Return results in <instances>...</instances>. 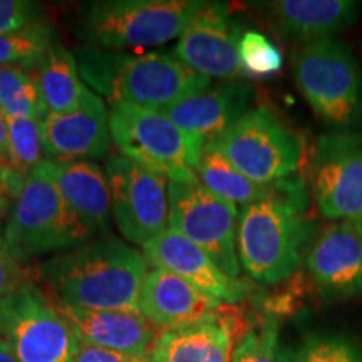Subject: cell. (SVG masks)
Listing matches in <instances>:
<instances>
[{
    "label": "cell",
    "instance_id": "9c48e42d",
    "mask_svg": "<svg viewBox=\"0 0 362 362\" xmlns=\"http://www.w3.org/2000/svg\"><path fill=\"white\" fill-rule=\"evenodd\" d=\"M0 337L17 362H72L79 346L69 322L33 282L0 300Z\"/></svg>",
    "mask_w": 362,
    "mask_h": 362
},
{
    "label": "cell",
    "instance_id": "9a60e30c",
    "mask_svg": "<svg viewBox=\"0 0 362 362\" xmlns=\"http://www.w3.org/2000/svg\"><path fill=\"white\" fill-rule=\"evenodd\" d=\"M42 149L47 160H103L110 153V112L103 98L86 90L78 110L51 115L40 123Z\"/></svg>",
    "mask_w": 362,
    "mask_h": 362
},
{
    "label": "cell",
    "instance_id": "8fae6325",
    "mask_svg": "<svg viewBox=\"0 0 362 362\" xmlns=\"http://www.w3.org/2000/svg\"><path fill=\"white\" fill-rule=\"evenodd\" d=\"M104 168L112 216L129 242L144 247L170 228L168 178L143 168L121 153L107 158Z\"/></svg>",
    "mask_w": 362,
    "mask_h": 362
},
{
    "label": "cell",
    "instance_id": "484cf974",
    "mask_svg": "<svg viewBox=\"0 0 362 362\" xmlns=\"http://www.w3.org/2000/svg\"><path fill=\"white\" fill-rule=\"evenodd\" d=\"M0 107L6 116L37 121L49 115L33 71L19 66L0 67Z\"/></svg>",
    "mask_w": 362,
    "mask_h": 362
},
{
    "label": "cell",
    "instance_id": "7c38bea8",
    "mask_svg": "<svg viewBox=\"0 0 362 362\" xmlns=\"http://www.w3.org/2000/svg\"><path fill=\"white\" fill-rule=\"evenodd\" d=\"M312 189L325 218L362 228V133L336 129L317 139Z\"/></svg>",
    "mask_w": 362,
    "mask_h": 362
},
{
    "label": "cell",
    "instance_id": "4316f807",
    "mask_svg": "<svg viewBox=\"0 0 362 362\" xmlns=\"http://www.w3.org/2000/svg\"><path fill=\"white\" fill-rule=\"evenodd\" d=\"M280 362H362V346L344 334H310L280 351Z\"/></svg>",
    "mask_w": 362,
    "mask_h": 362
},
{
    "label": "cell",
    "instance_id": "2e32d148",
    "mask_svg": "<svg viewBox=\"0 0 362 362\" xmlns=\"http://www.w3.org/2000/svg\"><path fill=\"white\" fill-rule=\"evenodd\" d=\"M315 287L330 298L362 296V228L336 221L320 232L305 257Z\"/></svg>",
    "mask_w": 362,
    "mask_h": 362
},
{
    "label": "cell",
    "instance_id": "ac0fdd59",
    "mask_svg": "<svg viewBox=\"0 0 362 362\" xmlns=\"http://www.w3.org/2000/svg\"><path fill=\"white\" fill-rule=\"evenodd\" d=\"M138 309L153 325L168 330L214 319L221 302L173 272L155 267L143 280Z\"/></svg>",
    "mask_w": 362,
    "mask_h": 362
},
{
    "label": "cell",
    "instance_id": "d6986e66",
    "mask_svg": "<svg viewBox=\"0 0 362 362\" xmlns=\"http://www.w3.org/2000/svg\"><path fill=\"white\" fill-rule=\"evenodd\" d=\"M69 322L79 342L124 354L148 357L158 332L146 317L138 312L94 310L54 302Z\"/></svg>",
    "mask_w": 362,
    "mask_h": 362
},
{
    "label": "cell",
    "instance_id": "603a6c76",
    "mask_svg": "<svg viewBox=\"0 0 362 362\" xmlns=\"http://www.w3.org/2000/svg\"><path fill=\"white\" fill-rule=\"evenodd\" d=\"M45 107L51 115H66L83 104L86 90L74 52L56 45L33 71Z\"/></svg>",
    "mask_w": 362,
    "mask_h": 362
},
{
    "label": "cell",
    "instance_id": "3957f363",
    "mask_svg": "<svg viewBox=\"0 0 362 362\" xmlns=\"http://www.w3.org/2000/svg\"><path fill=\"white\" fill-rule=\"evenodd\" d=\"M81 79L111 104H134L149 110H168L200 93L211 79L185 66L175 54L141 56L83 47L74 52Z\"/></svg>",
    "mask_w": 362,
    "mask_h": 362
},
{
    "label": "cell",
    "instance_id": "44dd1931",
    "mask_svg": "<svg viewBox=\"0 0 362 362\" xmlns=\"http://www.w3.org/2000/svg\"><path fill=\"white\" fill-rule=\"evenodd\" d=\"M265 7L272 29L302 45L334 37L354 24L362 11L357 0H277Z\"/></svg>",
    "mask_w": 362,
    "mask_h": 362
},
{
    "label": "cell",
    "instance_id": "f546056e",
    "mask_svg": "<svg viewBox=\"0 0 362 362\" xmlns=\"http://www.w3.org/2000/svg\"><path fill=\"white\" fill-rule=\"evenodd\" d=\"M232 362H280L279 322L265 317L257 327H252L235 347Z\"/></svg>",
    "mask_w": 362,
    "mask_h": 362
},
{
    "label": "cell",
    "instance_id": "f1b7e54d",
    "mask_svg": "<svg viewBox=\"0 0 362 362\" xmlns=\"http://www.w3.org/2000/svg\"><path fill=\"white\" fill-rule=\"evenodd\" d=\"M238 57L243 71L253 76L277 74L284 66L280 49L259 30H245L240 35Z\"/></svg>",
    "mask_w": 362,
    "mask_h": 362
},
{
    "label": "cell",
    "instance_id": "4fadbf2b",
    "mask_svg": "<svg viewBox=\"0 0 362 362\" xmlns=\"http://www.w3.org/2000/svg\"><path fill=\"white\" fill-rule=\"evenodd\" d=\"M238 25L221 2H203L178 37L175 56L208 79L233 81L243 72Z\"/></svg>",
    "mask_w": 362,
    "mask_h": 362
},
{
    "label": "cell",
    "instance_id": "d590c367",
    "mask_svg": "<svg viewBox=\"0 0 362 362\" xmlns=\"http://www.w3.org/2000/svg\"><path fill=\"white\" fill-rule=\"evenodd\" d=\"M7 208H8V200L6 197H2V194H0V221H2L4 216H6Z\"/></svg>",
    "mask_w": 362,
    "mask_h": 362
},
{
    "label": "cell",
    "instance_id": "277c9868",
    "mask_svg": "<svg viewBox=\"0 0 362 362\" xmlns=\"http://www.w3.org/2000/svg\"><path fill=\"white\" fill-rule=\"evenodd\" d=\"M202 0H99L81 8L76 35L96 49L156 47L180 37Z\"/></svg>",
    "mask_w": 362,
    "mask_h": 362
},
{
    "label": "cell",
    "instance_id": "e575fe53",
    "mask_svg": "<svg viewBox=\"0 0 362 362\" xmlns=\"http://www.w3.org/2000/svg\"><path fill=\"white\" fill-rule=\"evenodd\" d=\"M0 362H17L11 346L2 337H0Z\"/></svg>",
    "mask_w": 362,
    "mask_h": 362
},
{
    "label": "cell",
    "instance_id": "5b68a950",
    "mask_svg": "<svg viewBox=\"0 0 362 362\" xmlns=\"http://www.w3.org/2000/svg\"><path fill=\"white\" fill-rule=\"evenodd\" d=\"M90 237L42 165L25 176L7 216L4 240L27 264L35 257L84 245Z\"/></svg>",
    "mask_w": 362,
    "mask_h": 362
},
{
    "label": "cell",
    "instance_id": "52a82bcc",
    "mask_svg": "<svg viewBox=\"0 0 362 362\" xmlns=\"http://www.w3.org/2000/svg\"><path fill=\"white\" fill-rule=\"evenodd\" d=\"M214 144L240 173L264 187L292 178L304 155L298 133L265 106L248 110Z\"/></svg>",
    "mask_w": 362,
    "mask_h": 362
},
{
    "label": "cell",
    "instance_id": "ffe728a7",
    "mask_svg": "<svg viewBox=\"0 0 362 362\" xmlns=\"http://www.w3.org/2000/svg\"><path fill=\"white\" fill-rule=\"evenodd\" d=\"M88 233L111 228V192L107 176L94 161L45 160L40 163Z\"/></svg>",
    "mask_w": 362,
    "mask_h": 362
},
{
    "label": "cell",
    "instance_id": "7a4b0ae2",
    "mask_svg": "<svg viewBox=\"0 0 362 362\" xmlns=\"http://www.w3.org/2000/svg\"><path fill=\"white\" fill-rule=\"evenodd\" d=\"M57 302L94 310L138 312L148 260L119 238L72 248L40 267Z\"/></svg>",
    "mask_w": 362,
    "mask_h": 362
},
{
    "label": "cell",
    "instance_id": "1f68e13d",
    "mask_svg": "<svg viewBox=\"0 0 362 362\" xmlns=\"http://www.w3.org/2000/svg\"><path fill=\"white\" fill-rule=\"evenodd\" d=\"M25 284H30L29 270L24 267V262L13 255L4 237H0V300Z\"/></svg>",
    "mask_w": 362,
    "mask_h": 362
},
{
    "label": "cell",
    "instance_id": "d6a6232c",
    "mask_svg": "<svg viewBox=\"0 0 362 362\" xmlns=\"http://www.w3.org/2000/svg\"><path fill=\"white\" fill-rule=\"evenodd\" d=\"M72 362H149V359L148 357L131 356L124 354V352L103 349V347L79 342L78 351H76L74 361Z\"/></svg>",
    "mask_w": 362,
    "mask_h": 362
},
{
    "label": "cell",
    "instance_id": "8992f818",
    "mask_svg": "<svg viewBox=\"0 0 362 362\" xmlns=\"http://www.w3.org/2000/svg\"><path fill=\"white\" fill-rule=\"evenodd\" d=\"M296 83L314 112L337 129L362 121V74L346 44L329 37L304 44L293 59Z\"/></svg>",
    "mask_w": 362,
    "mask_h": 362
},
{
    "label": "cell",
    "instance_id": "6da1fadb",
    "mask_svg": "<svg viewBox=\"0 0 362 362\" xmlns=\"http://www.w3.org/2000/svg\"><path fill=\"white\" fill-rule=\"evenodd\" d=\"M312 223L307 192L300 178L280 181L238 215L237 252L242 269L260 284H279L298 269Z\"/></svg>",
    "mask_w": 362,
    "mask_h": 362
},
{
    "label": "cell",
    "instance_id": "74e56055",
    "mask_svg": "<svg viewBox=\"0 0 362 362\" xmlns=\"http://www.w3.org/2000/svg\"><path fill=\"white\" fill-rule=\"evenodd\" d=\"M4 173H6V170H0V188H2V183H4Z\"/></svg>",
    "mask_w": 362,
    "mask_h": 362
},
{
    "label": "cell",
    "instance_id": "4dcf8cb0",
    "mask_svg": "<svg viewBox=\"0 0 362 362\" xmlns=\"http://www.w3.org/2000/svg\"><path fill=\"white\" fill-rule=\"evenodd\" d=\"M42 21V7L30 0H0V35L17 33Z\"/></svg>",
    "mask_w": 362,
    "mask_h": 362
},
{
    "label": "cell",
    "instance_id": "5bb4252c",
    "mask_svg": "<svg viewBox=\"0 0 362 362\" xmlns=\"http://www.w3.org/2000/svg\"><path fill=\"white\" fill-rule=\"evenodd\" d=\"M252 99L250 86L238 81L210 84L175 106L163 110V115L183 133L193 155L200 160L203 148L214 143L235 121L248 111Z\"/></svg>",
    "mask_w": 362,
    "mask_h": 362
},
{
    "label": "cell",
    "instance_id": "30bf717a",
    "mask_svg": "<svg viewBox=\"0 0 362 362\" xmlns=\"http://www.w3.org/2000/svg\"><path fill=\"white\" fill-rule=\"evenodd\" d=\"M170 228L183 235L230 277L238 279L237 205L198 183H168Z\"/></svg>",
    "mask_w": 362,
    "mask_h": 362
},
{
    "label": "cell",
    "instance_id": "cb8c5ba5",
    "mask_svg": "<svg viewBox=\"0 0 362 362\" xmlns=\"http://www.w3.org/2000/svg\"><path fill=\"white\" fill-rule=\"evenodd\" d=\"M197 176L203 187L215 193L216 197L242 208L262 200L274 187V185L264 187V185L248 180L245 175L235 168L228 158L214 143L203 148L197 166Z\"/></svg>",
    "mask_w": 362,
    "mask_h": 362
},
{
    "label": "cell",
    "instance_id": "8d00e7d4",
    "mask_svg": "<svg viewBox=\"0 0 362 362\" xmlns=\"http://www.w3.org/2000/svg\"><path fill=\"white\" fill-rule=\"evenodd\" d=\"M0 170H8L7 166H6V161H4V158H2V155H0Z\"/></svg>",
    "mask_w": 362,
    "mask_h": 362
},
{
    "label": "cell",
    "instance_id": "d4e9b609",
    "mask_svg": "<svg viewBox=\"0 0 362 362\" xmlns=\"http://www.w3.org/2000/svg\"><path fill=\"white\" fill-rule=\"evenodd\" d=\"M56 45L57 33L47 21L0 35V67L19 66L34 71Z\"/></svg>",
    "mask_w": 362,
    "mask_h": 362
},
{
    "label": "cell",
    "instance_id": "83f0119b",
    "mask_svg": "<svg viewBox=\"0 0 362 362\" xmlns=\"http://www.w3.org/2000/svg\"><path fill=\"white\" fill-rule=\"evenodd\" d=\"M6 123L12 170L27 176L44 161L42 133H40L42 121L33 117L6 116Z\"/></svg>",
    "mask_w": 362,
    "mask_h": 362
},
{
    "label": "cell",
    "instance_id": "ba28073f",
    "mask_svg": "<svg viewBox=\"0 0 362 362\" xmlns=\"http://www.w3.org/2000/svg\"><path fill=\"white\" fill-rule=\"evenodd\" d=\"M111 139L119 153L176 183H198V158L183 133L158 110L111 104Z\"/></svg>",
    "mask_w": 362,
    "mask_h": 362
},
{
    "label": "cell",
    "instance_id": "836d02e7",
    "mask_svg": "<svg viewBox=\"0 0 362 362\" xmlns=\"http://www.w3.org/2000/svg\"><path fill=\"white\" fill-rule=\"evenodd\" d=\"M0 155H2L6 166L8 170H12L11 165V148H8V134H7V123H6V115H4L2 107H0Z\"/></svg>",
    "mask_w": 362,
    "mask_h": 362
},
{
    "label": "cell",
    "instance_id": "7402d4cb",
    "mask_svg": "<svg viewBox=\"0 0 362 362\" xmlns=\"http://www.w3.org/2000/svg\"><path fill=\"white\" fill-rule=\"evenodd\" d=\"M235 325L220 309L214 319L158 334L149 362H232Z\"/></svg>",
    "mask_w": 362,
    "mask_h": 362
},
{
    "label": "cell",
    "instance_id": "e0dca14e",
    "mask_svg": "<svg viewBox=\"0 0 362 362\" xmlns=\"http://www.w3.org/2000/svg\"><path fill=\"white\" fill-rule=\"evenodd\" d=\"M148 264L166 269L220 302H242L250 287L243 280L226 275L200 247L173 228L165 230L143 247Z\"/></svg>",
    "mask_w": 362,
    "mask_h": 362
}]
</instances>
